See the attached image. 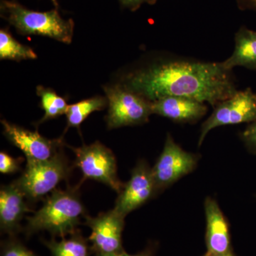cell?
<instances>
[{"instance_id": "obj_12", "label": "cell", "mask_w": 256, "mask_h": 256, "mask_svg": "<svg viewBox=\"0 0 256 256\" xmlns=\"http://www.w3.org/2000/svg\"><path fill=\"white\" fill-rule=\"evenodd\" d=\"M204 212L207 248L205 255H220L230 252L232 245L228 220L215 198L207 197L204 201Z\"/></svg>"}, {"instance_id": "obj_24", "label": "cell", "mask_w": 256, "mask_h": 256, "mask_svg": "<svg viewBox=\"0 0 256 256\" xmlns=\"http://www.w3.org/2000/svg\"><path fill=\"white\" fill-rule=\"evenodd\" d=\"M239 9L256 12V0H236Z\"/></svg>"}, {"instance_id": "obj_3", "label": "cell", "mask_w": 256, "mask_h": 256, "mask_svg": "<svg viewBox=\"0 0 256 256\" xmlns=\"http://www.w3.org/2000/svg\"><path fill=\"white\" fill-rule=\"evenodd\" d=\"M1 14L21 34L40 35L63 43H72L73 20H64L56 10L40 12L26 9L16 2L2 0Z\"/></svg>"}, {"instance_id": "obj_17", "label": "cell", "mask_w": 256, "mask_h": 256, "mask_svg": "<svg viewBox=\"0 0 256 256\" xmlns=\"http://www.w3.org/2000/svg\"><path fill=\"white\" fill-rule=\"evenodd\" d=\"M108 106L107 98L96 96L68 106L66 116L67 119V128H80L86 119L95 111L104 110Z\"/></svg>"}, {"instance_id": "obj_27", "label": "cell", "mask_w": 256, "mask_h": 256, "mask_svg": "<svg viewBox=\"0 0 256 256\" xmlns=\"http://www.w3.org/2000/svg\"><path fill=\"white\" fill-rule=\"evenodd\" d=\"M52 2H53L54 3L56 6H57V2L56 0H52Z\"/></svg>"}, {"instance_id": "obj_13", "label": "cell", "mask_w": 256, "mask_h": 256, "mask_svg": "<svg viewBox=\"0 0 256 256\" xmlns=\"http://www.w3.org/2000/svg\"><path fill=\"white\" fill-rule=\"evenodd\" d=\"M26 196L14 184L4 185L0 190V229L2 233L14 236L20 232L22 220L31 212Z\"/></svg>"}, {"instance_id": "obj_20", "label": "cell", "mask_w": 256, "mask_h": 256, "mask_svg": "<svg viewBox=\"0 0 256 256\" xmlns=\"http://www.w3.org/2000/svg\"><path fill=\"white\" fill-rule=\"evenodd\" d=\"M1 256H38L14 236L2 244Z\"/></svg>"}, {"instance_id": "obj_8", "label": "cell", "mask_w": 256, "mask_h": 256, "mask_svg": "<svg viewBox=\"0 0 256 256\" xmlns=\"http://www.w3.org/2000/svg\"><path fill=\"white\" fill-rule=\"evenodd\" d=\"M210 117L201 128L198 146H201L206 134L220 126L252 122L256 121V94L250 88L236 92L215 106Z\"/></svg>"}, {"instance_id": "obj_21", "label": "cell", "mask_w": 256, "mask_h": 256, "mask_svg": "<svg viewBox=\"0 0 256 256\" xmlns=\"http://www.w3.org/2000/svg\"><path fill=\"white\" fill-rule=\"evenodd\" d=\"M21 159H15L5 152H0V172L2 174H14L20 170Z\"/></svg>"}, {"instance_id": "obj_18", "label": "cell", "mask_w": 256, "mask_h": 256, "mask_svg": "<svg viewBox=\"0 0 256 256\" xmlns=\"http://www.w3.org/2000/svg\"><path fill=\"white\" fill-rule=\"evenodd\" d=\"M36 54L30 47L18 43L14 40L9 32L1 30L0 31V58L21 60H35Z\"/></svg>"}, {"instance_id": "obj_7", "label": "cell", "mask_w": 256, "mask_h": 256, "mask_svg": "<svg viewBox=\"0 0 256 256\" xmlns=\"http://www.w3.org/2000/svg\"><path fill=\"white\" fill-rule=\"evenodd\" d=\"M198 160L197 154L184 150L168 134L163 150L152 168L158 194L192 172Z\"/></svg>"}, {"instance_id": "obj_6", "label": "cell", "mask_w": 256, "mask_h": 256, "mask_svg": "<svg viewBox=\"0 0 256 256\" xmlns=\"http://www.w3.org/2000/svg\"><path fill=\"white\" fill-rule=\"evenodd\" d=\"M75 154L74 165L82 171L84 180L104 184L120 193L124 184L118 176L116 159L112 152L100 142L80 148L68 146Z\"/></svg>"}, {"instance_id": "obj_23", "label": "cell", "mask_w": 256, "mask_h": 256, "mask_svg": "<svg viewBox=\"0 0 256 256\" xmlns=\"http://www.w3.org/2000/svg\"><path fill=\"white\" fill-rule=\"evenodd\" d=\"M124 8L134 12L139 9L143 4H154L158 0H119Z\"/></svg>"}, {"instance_id": "obj_10", "label": "cell", "mask_w": 256, "mask_h": 256, "mask_svg": "<svg viewBox=\"0 0 256 256\" xmlns=\"http://www.w3.org/2000/svg\"><path fill=\"white\" fill-rule=\"evenodd\" d=\"M158 195L152 168L144 160H140L131 172L130 178L116 200L114 210L126 218Z\"/></svg>"}, {"instance_id": "obj_22", "label": "cell", "mask_w": 256, "mask_h": 256, "mask_svg": "<svg viewBox=\"0 0 256 256\" xmlns=\"http://www.w3.org/2000/svg\"><path fill=\"white\" fill-rule=\"evenodd\" d=\"M242 138L249 150L256 154V121L246 128L242 133Z\"/></svg>"}, {"instance_id": "obj_9", "label": "cell", "mask_w": 256, "mask_h": 256, "mask_svg": "<svg viewBox=\"0 0 256 256\" xmlns=\"http://www.w3.org/2000/svg\"><path fill=\"white\" fill-rule=\"evenodd\" d=\"M85 225L92 229L89 242L96 256L116 254L124 250L122 234L124 217L114 210L96 217L86 215Z\"/></svg>"}, {"instance_id": "obj_15", "label": "cell", "mask_w": 256, "mask_h": 256, "mask_svg": "<svg viewBox=\"0 0 256 256\" xmlns=\"http://www.w3.org/2000/svg\"><path fill=\"white\" fill-rule=\"evenodd\" d=\"M222 63L228 70L236 66L256 70V32L240 28L236 34L233 54Z\"/></svg>"}, {"instance_id": "obj_16", "label": "cell", "mask_w": 256, "mask_h": 256, "mask_svg": "<svg viewBox=\"0 0 256 256\" xmlns=\"http://www.w3.org/2000/svg\"><path fill=\"white\" fill-rule=\"evenodd\" d=\"M70 236L60 242L52 238L50 240L43 239L42 242L50 250L52 256H92V247L78 230Z\"/></svg>"}, {"instance_id": "obj_1", "label": "cell", "mask_w": 256, "mask_h": 256, "mask_svg": "<svg viewBox=\"0 0 256 256\" xmlns=\"http://www.w3.org/2000/svg\"><path fill=\"white\" fill-rule=\"evenodd\" d=\"M232 72L222 62L168 60L130 74L122 86L150 102L176 96L215 107L237 92Z\"/></svg>"}, {"instance_id": "obj_2", "label": "cell", "mask_w": 256, "mask_h": 256, "mask_svg": "<svg viewBox=\"0 0 256 256\" xmlns=\"http://www.w3.org/2000/svg\"><path fill=\"white\" fill-rule=\"evenodd\" d=\"M86 215L78 188L55 190L46 197L42 208L26 218L25 235L31 236L46 230L53 237L64 238L76 232L80 218Z\"/></svg>"}, {"instance_id": "obj_19", "label": "cell", "mask_w": 256, "mask_h": 256, "mask_svg": "<svg viewBox=\"0 0 256 256\" xmlns=\"http://www.w3.org/2000/svg\"><path fill=\"white\" fill-rule=\"evenodd\" d=\"M36 94L41 98L42 107L44 110V116L37 124L66 114L68 107L66 100L57 95L54 90L38 86L36 88Z\"/></svg>"}, {"instance_id": "obj_14", "label": "cell", "mask_w": 256, "mask_h": 256, "mask_svg": "<svg viewBox=\"0 0 256 256\" xmlns=\"http://www.w3.org/2000/svg\"><path fill=\"white\" fill-rule=\"evenodd\" d=\"M152 114H158L180 124H193L203 118L207 106L188 98L168 96L151 102Z\"/></svg>"}, {"instance_id": "obj_4", "label": "cell", "mask_w": 256, "mask_h": 256, "mask_svg": "<svg viewBox=\"0 0 256 256\" xmlns=\"http://www.w3.org/2000/svg\"><path fill=\"white\" fill-rule=\"evenodd\" d=\"M72 168L62 149L45 161L26 160V168L15 185L26 200L37 202L54 191L57 185L70 176Z\"/></svg>"}, {"instance_id": "obj_25", "label": "cell", "mask_w": 256, "mask_h": 256, "mask_svg": "<svg viewBox=\"0 0 256 256\" xmlns=\"http://www.w3.org/2000/svg\"><path fill=\"white\" fill-rule=\"evenodd\" d=\"M98 256H154L153 254V250L152 248H148L146 250H143L142 252H138L137 254L131 255L128 254L127 252L122 250V252H116V254H108V255H101Z\"/></svg>"}, {"instance_id": "obj_5", "label": "cell", "mask_w": 256, "mask_h": 256, "mask_svg": "<svg viewBox=\"0 0 256 256\" xmlns=\"http://www.w3.org/2000/svg\"><path fill=\"white\" fill-rule=\"evenodd\" d=\"M104 89L108 101V112L106 118L108 129L148 122L150 116L152 114L150 101L122 85Z\"/></svg>"}, {"instance_id": "obj_11", "label": "cell", "mask_w": 256, "mask_h": 256, "mask_svg": "<svg viewBox=\"0 0 256 256\" xmlns=\"http://www.w3.org/2000/svg\"><path fill=\"white\" fill-rule=\"evenodd\" d=\"M1 122L5 137L23 152L26 160L34 161L50 160L64 146L62 138L50 140L42 136L37 131L32 132L4 120H2Z\"/></svg>"}, {"instance_id": "obj_26", "label": "cell", "mask_w": 256, "mask_h": 256, "mask_svg": "<svg viewBox=\"0 0 256 256\" xmlns=\"http://www.w3.org/2000/svg\"><path fill=\"white\" fill-rule=\"evenodd\" d=\"M204 256H208L204 255ZM236 256L235 255V254H234L232 250H230V252H225V254H220V255H215V256Z\"/></svg>"}]
</instances>
